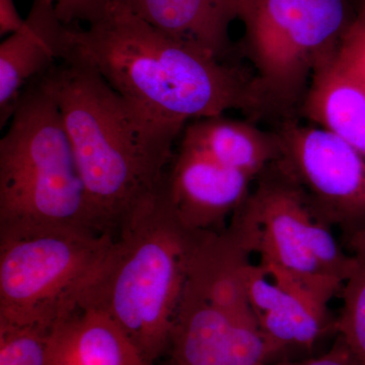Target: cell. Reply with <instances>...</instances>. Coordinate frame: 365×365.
I'll list each match as a JSON object with an SVG mask.
<instances>
[{
    "label": "cell",
    "instance_id": "1",
    "mask_svg": "<svg viewBox=\"0 0 365 365\" xmlns=\"http://www.w3.org/2000/svg\"><path fill=\"white\" fill-rule=\"evenodd\" d=\"M66 59L93 67L141 116L175 138L190 122L230 110L259 119L252 76L158 30L116 0L98 23L68 26Z\"/></svg>",
    "mask_w": 365,
    "mask_h": 365
},
{
    "label": "cell",
    "instance_id": "2",
    "mask_svg": "<svg viewBox=\"0 0 365 365\" xmlns=\"http://www.w3.org/2000/svg\"><path fill=\"white\" fill-rule=\"evenodd\" d=\"M43 78L58 104L96 227L116 234L163 184L177 138L141 116L85 62L61 60Z\"/></svg>",
    "mask_w": 365,
    "mask_h": 365
},
{
    "label": "cell",
    "instance_id": "3",
    "mask_svg": "<svg viewBox=\"0 0 365 365\" xmlns=\"http://www.w3.org/2000/svg\"><path fill=\"white\" fill-rule=\"evenodd\" d=\"M163 185L120 223L104 267L78 302L110 317L148 365L167 348L199 232L178 220Z\"/></svg>",
    "mask_w": 365,
    "mask_h": 365
},
{
    "label": "cell",
    "instance_id": "4",
    "mask_svg": "<svg viewBox=\"0 0 365 365\" xmlns=\"http://www.w3.org/2000/svg\"><path fill=\"white\" fill-rule=\"evenodd\" d=\"M56 230L101 232L56 98L41 76L0 139V237Z\"/></svg>",
    "mask_w": 365,
    "mask_h": 365
},
{
    "label": "cell",
    "instance_id": "5",
    "mask_svg": "<svg viewBox=\"0 0 365 365\" xmlns=\"http://www.w3.org/2000/svg\"><path fill=\"white\" fill-rule=\"evenodd\" d=\"M354 14L355 0H242L235 50L254 67L259 119H297L314 72L337 53Z\"/></svg>",
    "mask_w": 365,
    "mask_h": 365
},
{
    "label": "cell",
    "instance_id": "6",
    "mask_svg": "<svg viewBox=\"0 0 365 365\" xmlns=\"http://www.w3.org/2000/svg\"><path fill=\"white\" fill-rule=\"evenodd\" d=\"M246 255L227 242H197L160 365H264L270 352L245 284Z\"/></svg>",
    "mask_w": 365,
    "mask_h": 365
},
{
    "label": "cell",
    "instance_id": "7",
    "mask_svg": "<svg viewBox=\"0 0 365 365\" xmlns=\"http://www.w3.org/2000/svg\"><path fill=\"white\" fill-rule=\"evenodd\" d=\"M115 235L56 230L0 237V322L54 326L102 271Z\"/></svg>",
    "mask_w": 365,
    "mask_h": 365
},
{
    "label": "cell",
    "instance_id": "8",
    "mask_svg": "<svg viewBox=\"0 0 365 365\" xmlns=\"http://www.w3.org/2000/svg\"><path fill=\"white\" fill-rule=\"evenodd\" d=\"M258 180V186L232 215L230 230L252 254L259 255V265L271 279L328 307L343 285L312 254L316 215L275 163Z\"/></svg>",
    "mask_w": 365,
    "mask_h": 365
},
{
    "label": "cell",
    "instance_id": "9",
    "mask_svg": "<svg viewBox=\"0 0 365 365\" xmlns=\"http://www.w3.org/2000/svg\"><path fill=\"white\" fill-rule=\"evenodd\" d=\"M282 155L274 163L322 220L350 232L365 227V158L332 132L297 119L276 128Z\"/></svg>",
    "mask_w": 365,
    "mask_h": 365
},
{
    "label": "cell",
    "instance_id": "10",
    "mask_svg": "<svg viewBox=\"0 0 365 365\" xmlns=\"http://www.w3.org/2000/svg\"><path fill=\"white\" fill-rule=\"evenodd\" d=\"M253 177L195 151L179 148L168 168L163 192L178 220L192 232L215 230L251 193Z\"/></svg>",
    "mask_w": 365,
    "mask_h": 365
},
{
    "label": "cell",
    "instance_id": "11",
    "mask_svg": "<svg viewBox=\"0 0 365 365\" xmlns=\"http://www.w3.org/2000/svg\"><path fill=\"white\" fill-rule=\"evenodd\" d=\"M68 26L43 0H34L23 28L0 45V128L9 125L26 86L63 59Z\"/></svg>",
    "mask_w": 365,
    "mask_h": 365
},
{
    "label": "cell",
    "instance_id": "12",
    "mask_svg": "<svg viewBox=\"0 0 365 365\" xmlns=\"http://www.w3.org/2000/svg\"><path fill=\"white\" fill-rule=\"evenodd\" d=\"M245 284L272 361L289 349L311 350L328 332V307L275 282L260 265L247 263Z\"/></svg>",
    "mask_w": 365,
    "mask_h": 365
},
{
    "label": "cell",
    "instance_id": "13",
    "mask_svg": "<svg viewBox=\"0 0 365 365\" xmlns=\"http://www.w3.org/2000/svg\"><path fill=\"white\" fill-rule=\"evenodd\" d=\"M130 13L168 34L201 48L222 61L235 51L230 37L242 0H116Z\"/></svg>",
    "mask_w": 365,
    "mask_h": 365
},
{
    "label": "cell",
    "instance_id": "14",
    "mask_svg": "<svg viewBox=\"0 0 365 365\" xmlns=\"http://www.w3.org/2000/svg\"><path fill=\"white\" fill-rule=\"evenodd\" d=\"M46 365L148 364L110 317L78 302L52 327Z\"/></svg>",
    "mask_w": 365,
    "mask_h": 365
},
{
    "label": "cell",
    "instance_id": "15",
    "mask_svg": "<svg viewBox=\"0 0 365 365\" xmlns=\"http://www.w3.org/2000/svg\"><path fill=\"white\" fill-rule=\"evenodd\" d=\"M180 137V148L195 151L255 180L282 155V139L276 129L263 130L253 122L223 115L190 122Z\"/></svg>",
    "mask_w": 365,
    "mask_h": 365
},
{
    "label": "cell",
    "instance_id": "16",
    "mask_svg": "<svg viewBox=\"0 0 365 365\" xmlns=\"http://www.w3.org/2000/svg\"><path fill=\"white\" fill-rule=\"evenodd\" d=\"M299 115L365 158V88L336 54L314 72Z\"/></svg>",
    "mask_w": 365,
    "mask_h": 365
},
{
    "label": "cell",
    "instance_id": "17",
    "mask_svg": "<svg viewBox=\"0 0 365 365\" xmlns=\"http://www.w3.org/2000/svg\"><path fill=\"white\" fill-rule=\"evenodd\" d=\"M349 244L354 269L343 285V307L336 331L357 364L365 365V227L350 232Z\"/></svg>",
    "mask_w": 365,
    "mask_h": 365
},
{
    "label": "cell",
    "instance_id": "18",
    "mask_svg": "<svg viewBox=\"0 0 365 365\" xmlns=\"http://www.w3.org/2000/svg\"><path fill=\"white\" fill-rule=\"evenodd\" d=\"M52 327L0 322V365H46Z\"/></svg>",
    "mask_w": 365,
    "mask_h": 365
},
{
    "label": "cell",
    "instance_id": "19",
    "mask_svg": "<svg viewBox=\"0 0 365 365\" xmlns=\"http://www.w3.org/2000/svg\"><path fill=\"white\" fill-rule=\"evenodd\" d=\"M336 57L365 88V0H355V14Z\"/></svg>",
    "mask_w": 365,
    "mask_h": 365
},
{
    "label": "cell",
    "instance_id": "20",
    "mask_svg": "<svg viewBox=\"0 0 365 365\" xmlns=\"http://www.w3.org/2000/svg\"><path fill=\"white\" fill-rule=\"evenodd\" d=\"M54 9L59 20L67 26L86 23L93 25L111 11L115 0H43Z\"/></svg>",
    "mask_w": 365,
    "mask_h": 365
},
{
    "label": "cell",
    "instance_id": "21",
    "mask_svg": "<svg viewBox=\"0 0 365 365\" xmlns=\"http://www.w3.org/2000/svg\"><path fill=\"white\" fill-rule=\"evenodd\" d=\"M264 365H359L352 356L351 352L348 349L347 346L343 342L339 336L335 344L331 348L330 351L321 355L319 357H314L299 361H292V360H280V361L270 362Z\"/></svg>",
    "mask_w": 365,
    "mask_h": 365
},
{
    "label": "cell",
    "instance_id": "22",
    "mask_svg": "<svg viewBox=\"0 0 365 365\" xmlns=\"http://www.w3.org/2000/svg\"><path fill=\"white\" fill-rule=\"evenodd\" d=\"M25 20L21 18L14 0H0V35L1 37L18 32Z\"/></svg>",
    "mask_w": 365,
    "mask_h": 365
}]
</instances>
